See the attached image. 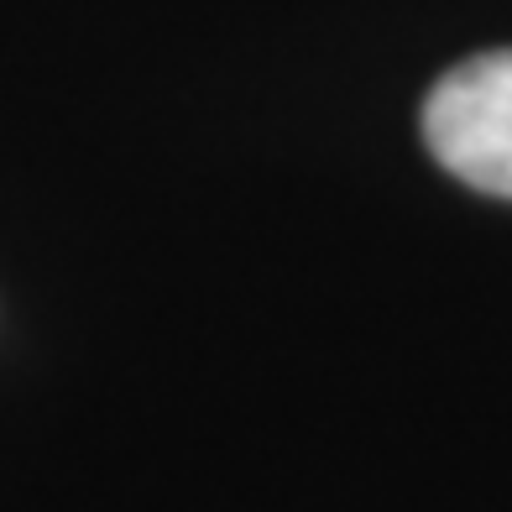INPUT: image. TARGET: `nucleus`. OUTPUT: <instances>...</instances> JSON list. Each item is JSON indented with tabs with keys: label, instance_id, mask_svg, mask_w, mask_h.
<instances>
[{
	"label": "nucleus",
	"instance_id": "obj_1",
	"mask_svg": "<svg viewBox=\"0 0 512 512\" xmlns=\"http://www.w3.org/2000/svg\"><path fill=\"white\" fill-rule=\"evenodd\" d=\"M424 142L460 183L512 199V48L465 58L429 89Z\"/></svg>",
	"mask_w": 512,
	"mask_h": 512
}]
</instances>
